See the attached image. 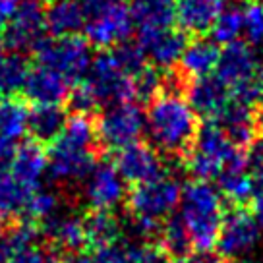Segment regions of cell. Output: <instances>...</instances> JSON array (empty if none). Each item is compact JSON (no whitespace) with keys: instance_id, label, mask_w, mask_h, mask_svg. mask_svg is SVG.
Instances as JSON below:
<instances>
[{"instance_id":"1","label":"cell","mask_w":263,"mask_h":263,"mask_svg":"<svg viewBox=\"0 0 263 263\" xmlns=\"http://www.w3.org/2000/svg\"><path fill=\"white\" fill-rule=\"evenodd\" d=\"M145 132L159 153L180 155L190 151L199 132L196 110L176 89L151 99L145 112Z\"/></svg>"},{"instance_id":"2","label":"cell","mask_w":263,"mask_h":263,"mask_svg":"<svg viewBox=\"0 0 263 263\" xmlns=\"http://www.w3.org/2000/svg\"><path fill=\"white\" fill-rule=\"evenodd\" d=\"M95 141L97 132L89 118L70 116L47 153V174L60 184L82 182L97 164Z\"/></svg>"},{"instance_id":"3","label":"cell","mask_w":263,"mask_h":263,"mask_svg":"<svg viewBox=\"0 0 263 263\" xmlns=\"http://www.w3.org/2000/svg\"><path fill=\"white\" fill-rule=\"evenodd\" d=\"M132 78L120 60L116 58L115 50H105L91 60L89 70L82 83L76 85L70 93V105L76 115L87 116V112L95 110L101 105H116L134 99Z\"/></svg>"},{"instance_id":"4","label":"cell","mask_w":263,"mask_h":263,"mask_svg":"<svg viewBox=\"0 0 263 263\" xmlns=\"http://www.w3.org/2000/svg\"><path fill=\"white\" fill-rule=\"evenodd\" d=\"M180 222L188 232L197 254H209L217 246L222 222L221 192L205 180H192L180 194Z\"/></svg>"},{"instance_id":"5","label":"cell","mask_w":263,"mask_h":263,"mask_svg":"<svg viewBox=\"0 0 263 263\" xmlns=\"http://www.w3.org/2000/svg\"><path fill=\"white\" fill-rule=\"evenodd\" d=\"M182 188L171 174H163L155 180L140 184L126 199L132 217L134 240H149L161 230V224L180 203Z\"/></svg>"},{"instance_id":"6","label":"cell","mask_w":263,"mask_h":263,"mask_svg":"<svg viewBox=\"0 0 263 263\" xmlns=\"http://www.w3.org/2000/svg\"><path fill=\"white\" fill-rule=\"evenodd\" d=\"M248 163L244 149H238L215 122H205L188 151V168L196 180L219 178L224 171Z\"/></svg>"},{"instance_id":"7","label":"cell","mask_w":263,"mask_h":263,"mask_svg":"<svg viewBox=\"0 0 263 263\" xmlns=\"http://www.w3.org/2000/svg\"><path fill=\"white\" fill-rule=\"evenodd\" d=\"M259 70L261 62L255 50L238 41L221 50L215 76L229 89L230 101L254 107L259 99Z\"/></svg>"},{"instance_id":"8","label":"cell","mask_w":263,"mask_h":263,"mask_svg":"<svg viewBox=\"0 0 263 263\" xmlns=\"http://www.w3.org/2000/svg\"><path fill=\"white\" fill-rule=\"evenodd\" d=\"M85 12V37L101 49H115L124 45L132 35L134 20L130 6L122 0H80Z\"/></svg>"},{"instance_id":"9","label":"cell","mask_w":263,"mask_h":263,"mask_svg":"<svg viewBox=\"0 0 263 263\" xmlns=\"http://www.w3.org/2000/svg\"><path fill=\"white\" fill-rule=\"evenodd\" d=\"M35 64H41L64 78L72 87L83 82L91 64L89 45L80 37H52L43 39L35 47Z\"/></svg>"},{"instance_id":"10","label":"cell","mask_w":263,"mask_h":263,"mask_svg":"<svg viewBox=\"0 0 263 263\" xmlns=\"http://www.w3.org/2000/svg\"><path fill=\"white\" fill-rule=\"evenodd\" d=\"M97 140L108 149H120L138 143L145 132V112L134 101L107 107L95 126Z\"/></svg>"},{"instance_id":"11","label":"cell","mask_w":263,"mask_h":263,"mask_svg":"<svg viewBox=\"0 0 263 263\" xmlns=\"http://www.w3.org/2000/svg\"><path fill=\"white\" fill-rule=\"evenodd\" d=\"M261 240V224L244 205H232L221 222L217 248L224 261L242 259L252 254Z\"/></svg>"},{"instance_id":"12","label":"cell","mask_w":263,"mask_h":263,"mask_svg":"<svg viewBox=\"0 0 263 263\" xmlns=\"http://www.w3.org/2000/svg\"><path fill=\"white\" fill-rule=\"evenodd\" d=\"M82 197L91 211H110L120 205L126 196V182L115 164L97 163L83 178Z\"/></svg>"},{"instance_id":"13","label":"cell","mask_w":263,"mask_h":263,"mask_svg":"<svg viewBox=\"0 0 263 263\" xmlns=\"http://www.w3.org/2000/svg\"><path fill=\"white\" fill-rule=\"evenodd\" d=\"M47 24H45V10L37 0H22L16 16L6 25L0 35L4 47L14 52L20 50H35V47L45 39Z\"/></svg>"},{"instance_id":"14","label":"cell","mask_w":263,"mask_h":263,"mask_svg":"<svg viewBox=\"0 0 263 263\" xmlns=\"http://www.w3.org/2000/svg\"><path fill=\"white\" fill-rule=\"evenodd\" d=\"M115 166L124 182H130L134 186H140V184L151 182L166 174L161 153L155 147L141 143V141L120 149L116 155Z\"/></svg>"},{"instance_id":"15","label":"cell","mask_w":263,"mask_h":263,"mask_svg":"<svg viewBox=\"0 0 263 263\" xmlns=\"http://www.w3.org/2000/svg\"><path fill=\"white\" fill-rule=\"evenodd\" d=\"M145 60L153 62L157 68H173L180 62V57L186 49V37L184 33L174 27L153 29V31H140L138 43Z\"/></svg>"},{"instance_id":"16","label":"cell","mask_w":263,"mask_h":263,"mask_svg":"<svg viewBox=\"0 0 263 263\" xmlns=\"http://www.w3.org/2000/svg\"><path fill=\"white\" fill-rule=\"evenodd\" d=\"M29 108L14 97H0V168H6L27 134Z\"/></svg>"},{"instance_id":"17","label":"cell","mask_w":263,"mask_h":263,"mask_svg":"<svg viewBox=\"0 0 263 263\" xmlns=\"http://www.w3.org/2000/svg\"><path fill=\"white\" fill-rule=\"evenodd\" d=\"M8 173L29 194L41 188V182L47 174V153L41 147V143L37 141L22 143L10 159Z\"/></svg>"},{"instance_id":"18","label":"cell","mask_w":263,"mask_h":263,"mask_svg":"<svg viewBox=\"0 0 263 263\" xmlns=\"http://www.w3.org/2000/svg\"><path fill=\"white\" fill-rule=\"evenodd\" d=\"M24 93L33 105H62L70 97L72 85L49 68L33 64L25 78Z\"/></svg>"},{"instance_id":"19","label":"cell","mask_w":263,"mask_h":263,"mask_svg":"<svg viewBox=\"0 0 263 263\" xmlns=\"http://www.w3.org/2000/svg\"><path fill=\"white\" fill-rule=\"evenodd\" d=\"M229 8V0H174V16L186 33L211 31L215 22Z\"/></svg>"},{"instance_id":"20","label":"cell","mask_w":263,"mask_h":263,"mask_svg":"<svg viewBox=\"0 0 263 263\" xmlns=\"http://www.w3.org/2000/svg\"><path fill=\"white\" fill-rule=\"evenodd\" d=\"M209 122L217 124L238 149H250L254 145L255 132H257V118H255L254 107L230 101L229 107L219 115V118Z\"/></svg>"},{"instance_id":"21","label":"cell","mask_w":263,"mask_h":263,"mask_svg":"<svg viewBox=\"0 0 263 263\" xmlns=\"http://www.w3.org/2000/svg\"><path fill=\"white\" fill-rule=\"evenodd\" d=\"M39 234H45L52 246L66 252L68 255L80 254V250L85 246L83 219L72 213L58 211L49 221L39 224Z\"/></svg>"},{"instance_id":"22","label":"cell","mask_w":263,"mask_h":263,"mask_svg":"<svg viewBox=\"0 0 263 263\" xmlns=\"http://www.w3.org/2000/svg\"><path fill=\"white\" fill-rule=\"evenodd\" d=\"M186 99L192 105V108L196 110V115L205 116L207 122H209V120L219 118V115L229 107L230 93L217 80V76H207V78L196 80L190 85Z\"/></svg>"},{"instance_id":"23","label":"cell","mask_w":263,"mask_h":263,"mask_svg":"<svg viewBox=\"0 0 263 263\" xmlns=\"http://www.w3.org/2000/svg\"><path fill=\"white\" fill-rule=\"evenodd\" d=\"M221 49L213 39H196L186 45L180 57L182 72L194 80L211 76L217 70Z\"/></svg>"},{"instance_id":"24","label":"cell","mask_w":263,"mask_h":263,"mask_svg":"<svg viewBox=\"0 0 263 263\" xmlns=\"http://www.w3.org/2000/svg\"><path fill=\"white\" fill-rule=\"evenodd\" d=\"M45 24L52 37H76L85 27V12L80 0H52L45 10Z\"/></svg>"},{"instance_id":"25","label":"cell","mask_w":263,"mask_h":263,"mask_svg":"<svg viewBox=\"0 0 263 263\" xmlns=\"http://www.w3.org/2000/svg\"><path fill=\"white\" fill-rule=\"evenodd\" d=\"M130 14L134 25H138V33L173 27L176 20L174 0H132Z\"/></svg>"},{"instance_id":"26","label":"cell","mask_w":263,"mask_h":263,"mask_svg":"<svg viewBox=\"0 0 263 263\" xmlns=\"http://www.w3.org/2000/svg\"><path fill=\"white\" fill-rule=\"evenodd\" d=\"M120 221L110 211H89L83 217L85 246L95 248L97 252L116 244L120 240Z\"/></svg>"},{"instance_id":"27","label":"cell","mask_w":263,"mask_h":263,"mask_svg":"<svg viewBox=\"0 0 263 263\" xmlns=\"http://www.w3.org/2000/svg\"><path fill=\"white\" fill-rule=\"evenodd\" d=\"M66 112L60 105H33L27 115V132L37 143H52L66 126Z\"/></svg>"},{"instance_id":"28","label":"cell","mask_w":263,"mask_h":263,"mask_svg":"<svg viewBox=\"0 0 263 263\" xmlns=\"http://www.w3.org/2000/svg\"><path fill=\"white\" fill-rule=\"evenodd\" d=\"M29 192L22 188L17 180L8 173V168H0V227L6 229L17 222V217L25 211Z\"/></svg>"},{"instance_id":"29","label":"cell","mask_w":263,"mask_h":263,"mask_svg":"<svg viewBox=\"0 0 263 263\" xmlns=\"http://www.w3.org/2000/svg\"><path fill=\"white\" fill-rule=\"evenodd\" d=\"M159 246L171 263H178L194 254V244L180 219H168L161 224L159 230Z\"/></svg>"},{"instance_id":"30","label":"cell","mask_w":263,"mask_h":263,"mask_svg":"<svg viewBox=\"0 0 263 263\" xmlns=\"http://www.w3.org/2000/svg\"><path fill=\"white\" fill-rule=\"evenodd\" d=\"M219 188L227 199H230L234 205H242L250 201L252 188H254V176L250 174L248 163L236 164L219 176Z\"/></svg>"},{"instance_id":"31","label":"cell","mask_w":263,"mask_h":263,"mask_svg":"<svg viewBox=\"0 0 263 263\" xmlns=\"http://www.w3.org/2000/svg\"><path fill=\"white\" fill-rule=\"evenodd\" d=\"M60 211V197L57 192L52 190L39 188L37 192H33L29 199H27V205H25V221L33 222V224H41V222L49 221L50 217Z\"/></svg>"},{"instance_id":"32","label":"cell","mask_w":263,"mask_h":263,"mask_svg":"<svg viewBox=\"0 0 263 263\" xmlns=\"http://www.w3.org/2000/svg\"><path fill=\"white\" fill-rule=\"evenodd\" d=\"M213 41L217 45L229 47L232 43H238V39L244 35V20H242V8H227L219 20L211 27Z\"/></svg>"},{"instance_id":"33","label":"cell","mask_w":263,"mask_h":263,"mask_svg":"<svg viewBox=\"0 0 263 263\" xmlns=\"http://www.w3.org/2000/svg\"><path fill=\"white\" fill-rule=\"evenodd\" d=\"M126 248H128L132 263H171L161 246L149 240H132V242H126Z\"/></svg>"},{"instance_id":"34","label":"cell","mask_w":263,"mask_h":263,"mask_svg":"<svg viewBox=\"0 0 263 263\" xmlns=\"http://www.w3.org/2000/svg\"><path fill=\"white\" fill-rule=\"evenodd\" d=\"M244 35L250 43H263V2L252 0L242 8Z\"/></svg>"},{"instance_id":"35","label":"cell","mask_w":263,"mask_h":263,"mask_svg":"<svg viewBox=\"0 0 263 263\" xmlns=\"http://www.w3.org/2000/svg\"><path fill=\"white\" fill-rule=\"evenodd\" d=\"M161 76L151 68H143L140 74L134 76L132 87H134V99H155L161 91Z\"/></svg>"},{"instance_id":"36","label":"cell","mask_w":263,"mask_h":263,"mask_svg":"<svg viewBox=\"0 0 263 263\" xmlns=\"http://www.w3.org/2000/svg\"><path fill=\"white\" fill-rule=\"evenodd\" d=\"M8 263H58L52 252H49L43 246H25L20 250H14L10 255Z\"/></svg>"},{"instance_id":"37","label":"cell","mask_w":263,"mask_h":263,"mask_svg":"<svg viewBox=\"0 0 263 263\" xmlns=\"http://www.w3.org/2000/svg\"><path fill=\"white\" fill-rule=\"evenodd\" d=\"M250 201L254 205V217L263 227V173L254 176V188H252Z\"/></svg>"},{"instance_id":"38","label":"cell","mask_w":263,"mask_h":263,"mask_svg":"<svg viewBox=\"0 0 263 263\" xmlns=\"http://www.w3.org/2000/svg\"><path fill=\"white\" fill-rule=\"evenodd\" d=\"M22 0H0V35L6 29V25L12 22V17L16 16Z\"/></svg>"},{"instance_id":"39","label":"cell","mask_w":263,"mask_h":263,"mask_svg":"<svg viewBox=\"0 0 263 263\" xmlns=\"http://www.w3.org/2000/svg\"><path fill=\"white\" fill-rule=\"evenodd\" d=\"M178 263H229L224 261L221 255H211V254H192L190 257L182 259Z\"/></svg>"},{"instance_id":"40","label":"cell","mask_w":263,"mask_h":263,"mask_svg":"<svg viewBox=\"0 0 263 263\" xmlns=\"http://www.w3.org/2000/svg\"><path fill=\"white\" fill-rule=\"evenodd\" d=\"M10 255H12V248L4 236V232H0V263H8Z\"/></svg>"},{"instance_id":"41","label":"cell","mask_w":263,"mask_h":263,"mask_svg":"<svg viewBox=\"0 0 263 263\" xmlns=\"http://www.w3.org/2000/svg\"><path fill=\"white\" fill-rule=\"evenodd\" d=\"M58 263H97V259H93L91 255H83V254H72L66 255L62 261Z\"/></svg>"},{"instance_id":"42","label":"cell","mask_w":263,"mask_h":263,"mask_svg":"<svg viewBox=\"0 0 263 263\" xmlns=\"http://www.w3.org/2000/svg\"><path fill=\"white\" fill-rule=\"evenodd\" d=\"M8 50L4 47V43L0 41V78H2V70H4V64H6V60H8Z\"/></svg>"},{"instance_id":"43","label":"cell","mask_w":263,"mask_h":263,"mask_svg":"<svg viewBox=\"0 0 263 263\" xmlns=\"http://www.w3.org/2000/svg\"><path fill=\"white\" fill-rule=\"evenodd\" d=\"M259 99L263 101V62H261V70H259ZM259 124L263 126V108H261V115H259Z\"/></svg>"},{"instance_id":"44","label":"cell","mask_w":263,"mask_h":263,"mask_svg":"<svg viewBox=\"0 0 263 263\" xmlns=\"http://www.w3.org/2000/svg\"><path fill=\"white\" fill-rule=\"evenodd\" d=\"M240 263H259V261H255V259H242Z\"/></svg>"},{"instance_id":"45","label":"cell","mask_w":263,"mask_h":263,"mask_svg":"<svg viewBox=\"0 0 263 263\" xmlns=\"http://www.w3.org/2000/svg\"><path fill=\"white\" fill-rule=\"evenodd\" d=\"M37 2H39V0H37Z\"/></svg>"}]
</instances>
